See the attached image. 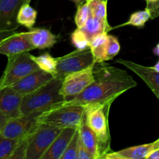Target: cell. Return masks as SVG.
<instances>
[{"mask_svg": "<svg viewBox=\"0 0 159 159\" xmlns=\"http://www.w3.org/2000/svg\"><path fill=\"white\" fill-rule=\"evenodd\" d=\"M156 1H157V0H146V2H147V6H148V5L152 4V3L155 2Z\"/></svg>", "mask_w": 159, "mask_h": 159, "instance_id": "obj_38", "label": "cell"}, {"mask_svg": "<svg viewBox=\"0 0 159 159\" xmlns=\"http://www.w3.org/2000/svg\"><path fill=\"white\" fill-rule=\"evenodd\" d=\"M71 43L78 50H84L89 48V40L81 28H77L71 36Z\"/></svg>", "mask_w": 159, "mask_h": 159, "instance_id": "obj_25", "label": "cell"}, {"mask_svg": "<svg viewBox=\"0 0 159 159\" xmlns=\"http://www.w3.org/2000/svg\"><path fill=\"white\" fill-rule=\"evenodd\" d=\"M40 69L29 51L8 57V63L0 79L1 89L11 86L25 76Z\"/></svg>", "mask_w": 159, "mask_h": 159, "instance_id": "obj_5", "label": "cell"}, {"mask_svg": "<svg viewBox=\"0 0 159 159\" xmlns=\"http://www.w3.org/2000/svg\"><path fill=\"white\" fill-rule=\"evenodd\" d=\"M94 65L67 75L62 82L61 94L65 99L80 94L95 81Z\"/></svg>", "mask_w": 159, "mask_h": 159, "instance_id": "obj_8", "label": "cell"}, {"mask_svg": "<svg viewBox=\"0 0 159 159\" xmlns=\"http://www.w3.org/2000/svg\"><path fill=\"white\" fill-rule=\"evenodd\" d=\"M54 77V76L51 73L38 69L25 76L21 80L11 85V87L16 91L26 95L40 89Z\"/></svg>", "mask_w": 159, "mask_h": 159, "instance_id": "obj_14", "label": "cell"}, {"mask_svg": "<svg viewBox=\"0 0 159 159\" xmlns=\"http://www.w3.org/2000/svg\"><path fill=\"white\" fill-rule=\"evenodd\" d=\"M85 113L82 106H67L52 109L37 116L38 124H47L63 129L65 127L79 128Z\"/></svg>", "mask_w": 159, "mask_h": 159, "instance_id": "obj_4", "label": "cell"}, {"mask_svg": "<svg viewBox=\"0 0 159 159\" xmlns=\"http://www.w3.org/2000/svg\"><path fill=\"white\" fill-rule=\"evenodd\" d=\"M151 19V13L148 9H145L144 10L138 11L132 14L130 16L128 21L127 23H124L122 25L118 26H134L137 27H143L144 26L147 21Z\"/></svg>", "mask_w": 159, "mask_h": 159, "instance_id": "obj_24", "label": "cell"}, {"mask_svg": "<svg viewBox=\"0 0 159 159\" xmlns=\"http://www.w3.org/2000/svg\"><path fill=\"white\" fill-rule=\"evenodd\" d=\"M79 130H80V140L84 147L89 151L93 159L100 158L101 154L97 136L86 124L85 116H83L82 124L79 127Z\"/></svg>", "mask_w": 159, "mask_h": 159, "instance_id": "obj_17", "label": "cell"}, {"mask_svg": "<svg viewBox=\"0 0 159 159\" xmlns=\"http://www.w3.org/2000/svg\"><path fill=\"white\" fill-rule=\"evenodd\" d=\"M9 120H10V118H9L7 116H6V115L1 111V110H0V134H1L3 128H4L6 124H7V122Z\"/></svg>", "mask_w": 159, "mask_h": 159, "instance_id": "obj_32", "label": "cell"}, {"mask_svg": "<svg viewBox=\"0 0 159 159\" xmlns=\"http://www.w3.org/2000/svg\"><path fill=\"white\" fill-rule=\"evenodd\" d=\"M79 141H80V130H79V127L76 130L75 133L71 142L68 144L61 159H78Z\"/></svg>", "mask_w": 159, "mask_h": 159, "instance_id": "obj_26", "label": "cell"}, {"mask_svg": "<svg viewBox=\"0 0 159 159\" xmlns=\"http://www.w3.org/2000/svg\"><path fill=\"white\" fill-rule=\"evenodd\" d=\"M112 102L96 103L85 106V116L86 124L95 132L99 141L101 157L110 152V136L109 133L108 115Z\"/></svg>", "mask_w": 159, "mask_h": 159, "instance_id": "obj_3", "label": "cell"}, {"mask_svg": "<svg viewBox=\"0 0 159 159\" xmlns=\"http://www.w3.org/2000/svg\"><path fill=\"white\" fill-rule=\"evenodd\" d=\"M90 16V10L88 2H85L78 6L77 12L75 17L76 26L78 28H82L85 25Z\"/></svg>", "mask_w": 159, "mask_h": 159, "instance_id": "obj_27", "label": "cell"}, {"mask_svg": "<svg viewBox=\"0 0 159 159\" xmlns=\"http://www.w3.org/2000/svg\"><path fill=\"white\" fill-rule=\"evenodd\" d=\"M62 129L38 124L28 138L26 159H41Z\"/></svg>", "mask_w": 159, "mask_h": 159, "instance_id": "obj_6", "label": "cell"}, {"mask_svg": "<svg viewBox=\"0 0 159 159\" xmlns=\"http://www.w3.org/2000/svg\"><path fill=\"white\" fill-rule=\"evenodd\" d=\"M116 62L127 67L138 75L159 99V71L154 69L153 67L143 66L128 60L120 58Z\"/></svg>", "mask_w": 159, "mask_h": 159, "instance_id": "obj_12", "label": "cell"}, {"mask_svg": "<svg viewBox=\"0 0 159 159\" xmlns=\"http://www.w3.org/2000/svg\"><path fill=\"white\" fill-rule=\"evenodd\" d=\"M33 60L38 65L40 69L51 73L54 76L57 67V61L56 58L53 57L49 53H44L40 56H33Z\"/></svg>", "mask_w": 159, "mask_h": 159, "instance_id": "obj_21", "label": "cell"}, {"mask_svg": "<svg viewBox=\"0 0 159 159\" xmlns=\"http://www.w3.org/2000/svg\"><path fill=\"white\" fill-rule=\"evenodd\" d=\"M90 16L104 22L107 21V2L104 0H88Z\"/></svg>", "mask_w": 159, "mask_h": 159, "instance_id": "obj_23", "label": "cell"}, {"mask_svg": "<svg viewBox=\"0 0 159 159\" xmlns=\"http://www.w3.org/2000/svg\"><path fill=\"white\" fill-rule=\"evenodd\" d=\"M16 32V30H4V31H0V43L3 40H5L7 37H10V36L15 34Z\"/></svg>", "mask_w": 159, "mask_h": 159, "instance_id": "obj_33", "label": "cell"}, {"mask_svg": "<svg viewBox=\"0 0 159 159\" xmlns=\"http://www.w3.org/2000/svg\"><path fill=\"white\" fill-rule=\"evenodd\" d=\"M57 67L54 77L63 80L67 75L82 71L96 64L90 48L78 50L68 54L57 57Z\"/></svg>", "mask_w": 159, "mask_h": 159, "instance_id": "obj_7", "label": "cell"}, {"mask_svg": "<svg viewBox=\"0 0 159 159\" xmlns=\"http://www.w3.org/2000/svg\"><path fill=\"white\" fill-rule=\"evenodd\" d=\"M24 96L11 86L0 89L1 111L10 119L22 116L21 103Z\"/></svg>", "mask_w": 159, "mask_h": 159, "instance_id": "obj_11", "label": "cell"}, {"mask_svg": "<svg viewBox=\"0 0 159 159\" xmlns=\"http://www.w3.org/2000/svg\"><path fill=\"white\" fill-rule=\"evenodd\" d=\"M77 129L75 127L62 129L41 159H61Z\"/></svg>", "mask_w": 159, "mask_h": 159, "instance_id": "obj_15", "label": "cell"}, {"mask_svg": "<svg viewBox=\"0 0 159 159\" xmlns=\"http://www.w3.org/2000/svg\"><path fill=\"white\" fill-rule=\"evenodd\" d=\"M99 64V68L94 65V82L80 94L65 99L55 108L113 102L121 94L137 86V82L127 71L108 65Z\"/></svg>", "mask_w": 159, "mask_h": 159, "instance_id": "obj_1", "label": "cell"}, {"mask_svg": "<svg viewBox=\"0 0 159 159\" xmlns=\"http://www.w3.org/2000/svg\"><path fill=\"white\" fill-rule=\"evenodd\" d=\"M78 159H93L89 151L84 147L82 141H79V151H78Z\"/></svg>", "mask_w": 159, "mask_h": 159, "instance_id": "obj_30", "label": "cell"}, {"mask_svg": "<svg viewBox=\"0 0 159 159\" xmlns=\"http://www.w3.org/2000/svg\"><path fill=\"white\" fill-rule=\"evenodd\" d=\"M31 0H0V31L16 30L17 15L22 6Z\"/></svg>", "mask_w": 159, "mask_h": 159, "instance_id": "obj_10", "label": "cell"}, {"mask_svg": "<svg viewBox=\"0 0 159 159\" xmlns=\"http://www.w3.org/2000/svg\"><path fill=\"white\" fill-rule=\"evenodd\" d=\"M81 29L85 32L90 41L93 37L99 34L108 33L110 30H112V27L109 25L108 22L102 21L90 16L85 26Z\"/></svg>", "mask_w": 159, "mask_h": 159, "instance_id": "obj_19", "label": "cell"}, {"mask_svg": "<svg viewBox=\"0 0 159 159\" xmlns=\"http://www.w3.org/2000/svg\"><path fill=\"white\" fill-rule=\"evenodd\" d=\"M71 1L74 2H75V3H76V2H77V0H71Z\"/></svg>", "mask_w": 159, "mask_h": 159, "instance_id": "obj_39", "label": "cell"}, {"mask_svg": "<svg viewBox=\"0 0 159 159\" xmlns=\"http://www.w3.org/2000/svg\"><path fill=\"white\" fill-rule=\"evenodd\" d=\"M153 68L155 70H156L157 71H159V61L157 62V64L155 65V66H153Z\"/></svg>", "mask_w": 159, "mask_h": 159, "instance_id": "obj_37", "label": "cell"}, {"mask_svg": "<svg viewBox=\"0 0 159 159\" xmlns=\"http://www.w3.org/2000/svg\"><path fill=\"white\" fill-rule=\"evenodd\" d=\"M146 9H148L151 13V20L157 18L159 16V0L151 5H148Z\"/></svg>", "mask_w": 159, "mask_h": 159, "instance_id": "obj_31", "label": "cell"}, {"mask_svg": "<svg viewBox=\"0 0 159 159\" xmlns=\"http://www.w3.org/2000/svg\"><path fill=\"white\" fill-rule=\"evenodd\" d=\"M34 49L51 48L57 42V37L49 30L43 28H31L27 32Z\"/></svg>", "mask_w": 159, "mask_h": 159, "instance_id": "obj_18", "label": "cell"}, {"mask_svg": "<svg viewBox=\"0 0 159 159\" xmlns=\"http://www.w3.org/2000/svg\"><path fill=\"white\" fill-rule=\"evenodd\" d=\"M37 12L30 6V3L23 5L17 15V22L20 26H23L28 29L33 28L37 20Z\"/></svg>", "mask_w": 159, "mask_h": 159, "instance_id": "obj_20", "label": "cell"}, {"mask_svg": "<svg viewBox=\"0 0 159 159\" xmlns=\"http://www.w3.org/2000/svg\"><path fill=\"white\" fill-rule=\"evenodd\" d=\"M29 136L24 138L20 141V143L16 148L13 153L12 154L9 159H26V152H27L28 147V138H29Z\"/></svg>", "mask_w": 159, "mask_h": 159, "instance_id": "obj_29", "label": "cell"}, {"mask_svg": "<svg viewBox=\"0 0 159 159\" xmlns=\"http://www.w3.org/2000/svg\"><path fill=\"white\" fill-rule=\"evenodd\" d=\"M62 82V79L54 77L37 90L25 95L21 103L22 115L39 116L63 102L65 99L61 94Z\"/></svg>", "mask_w": 159, "mask_h": 159, "instance_id": "obj_2", "label": "cell"}, {"mask_svg": "<svg viewBox=\"0 0 159 159\" xmlns=\"http://www.w3.org/2000/svg\"><path fill=\"white\" fill-rule=\"evenodd\" d=\"M146 159H159V148L154 149L146 156Z\"/></svg>", "mask_w": 159, "mask_h": 159, "instance_id": "obj_34", "label": "cell"}, {"mask_svg": "<svg viewBox=\"0 0 159 159\" xmlns=\"http://www.w3.org/2000/svg\"><path fill=\"white\" fill-rule=\"evenodd\" d=\"M23 138L12 139L0 134V159H9L16 148Z\"/></svg>", "mask_w": 159, "mask_h": 159, "instance_id": "obj_22", "label": "cell"}, {"mask_svg": "<svg viewBox=\"0 0 159 159\" xmlns=\"http://www.w3.org/2000/svg\"><path fill=\"white\" fill-rule=\"evenodd\" d=\"M88 1V0H77V2H76V6H81V5L84 4V3H85L86 2Z\"/></svg>", "mask_w": 159, "mask_h": 159, "instance_id": "obj_36", "label": "cell"}, {"mask_svg": "<svg viewBox=\"0 0 159 159\" xmlns=\"http://www.w3.org/2000/svg\"><path fill=\"white\" fill-rule=\"evenodd\" d=\"M159 148L158 140L150 144H141L127 148L123 150L114 152H109L106 154L102 158L106 159H142L154 149Z\"/></svg>", "mask_w": 159, "mask_h": 159, "instance_id": "obj_16", "label": "cell"}, {"mask_svg": "<svg viewBox=\"0 0 159 159\" xmlns=\"http://www.w3.org/2000/svg\"><path fill=\"white\" fill-rule=\"evenodd\" d=\"M158 145H159V139H158Z\"/></svg>", "mask_w": 159, "mask_h": 159, "instance_id": "obj_41", "label": "cell"}, {"mask_svg": "<svg viewBox=\"0 0 159 159\" xmlns=\"http://www.w3.org/2000/svg\"><path fill=\"white\" fill-rule=\"evenodd\" d=\"M37 114L22 115L9 120L3 128L1 134L12 139H20L29 136L38 125Z\"/></svg>", "mask_w": 159, "mask_h": 159, "instance_id": "obj_9", "label": "cell"}, {"mask_svg": "<svg viewBox=\"0 0 159 159\" xmlns=\"http://www.w3.org/2000/svg\"><path fill=\"white\" fill-rule=\"evenodd\" d=\"M34 49L27 32L16 33L0 43V54L7 57Z\"/></svg>", "mask_w": 159, "mask_h": 159, "instance_id": "obj_13", "label": "cell"}, {"mask_svg": "<svg viewBox=\"0 0 159 159\" xmlns=\"http://www.w3.org/2000/svg\"><path fill=\"white\" fill-rule=\"evenodd\" d=\"M120 45L117 38L114 36L109 35L107 45V60H111L116 57L120 52Z\"/></svg>", "mask_w": 159, "mask_h": 159, "instance_id": "obj_28", "label": "cell"}, {"mask_svg": "<svg viewBox=\"0 0 159 159\" xmlns=\"http://www.w3.org/2000/svg\"><path fill=\"white\" fill-rule=\"evenodd\" d=\"M104 1H106V2H107V1H108V0H104Z\"/></svg>", "mask_w": 159, "mask_h": 159, "instance_id": "obj_40", "label": "cell"}, {"mask_svg": "<svg viewBox=\"0 0 159 159\" xmlns=\"http://www.w3.org/2000/svg\"><path fill=\"white\" fill-rule=\"evenodd\" d=\"M153 52H154V54H155V55L159 56V43L158 45H157L156 47H155V48H154Z\"/></svg>", "mask_w": 159, "mask_h": 159, "instance_id": "obj_35", "label": "cell"}]
</instances>
